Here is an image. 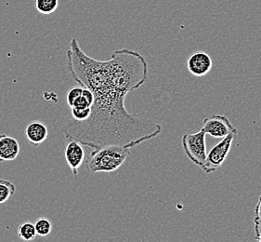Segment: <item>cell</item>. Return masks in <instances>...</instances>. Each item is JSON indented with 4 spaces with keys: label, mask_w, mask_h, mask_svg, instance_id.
I'll return each instance as SVG.
<instances>
[{
    "label": "cell",
    "mask_w": 261,
    "mask_h": 242,
    "mask_svg": "<svg viewBox=\"0 0 261 242\" xmlns=\"http://www.w3.org/2000/svg\"><path fill=\"white\" fill-rule=\"evenodd\" d=\"M130 155V148L111 144L93 149L88 160L90 174L113 173L120 168Z\"/></svg>",
    "instance_id": "obj_2"
},
{
    "label": "cell",
    "mask_w": 261,
    "mask_h": 242,
    "mask_svg": "<svg viewBox=\"0 0 261 242\" xmlns=\"http://www.w3.org/2000/svg\"><path fill=\"white\" fill-rule=\"evenodd\" d=\"M59 0H36L37 11L44 15L51 14L57 10Z\"/></svg>",
    "instance_id": "obj_12"
},
{
    "label": "cell",
    "mask_w": 261,
    "mask_h": 242,
    "mask_svg": "<svg viewBox=\"0 0 261 242\" xmlns=\"http://www.w3.org/2000/svg\"><path fill=\"white\" fill-rule=\"evenodd\" d=\"M89 103L87 99L84 97L83 95L79 96L76 100L73 102V106L71 108H76V109H85V108H89Z\"/></svg>",
    "instance_id": "obj_16"
},
{
    "label": "cell",
    "mask_w": 261,
    "mask_h": 242,
    "mask_svg": "<svg viewBox=\"0 0 261 242\" xmlns=\"http://www.w3.org/2000/svg\"><path fill=\"white\" fill-rule=\"evenodd\" d=\"M20 154V143L8 134H0V162L12 161Z\"/></svg>",
    "instance_id": "obj_9"
},
{
    "label": "cell",
    "mask_w": 261,
    "mask_h": 242,
    "mask_svg": "<svg viewBox=\"0 0 261 242\" xmlns=\"http://www.w3.org/2000/svg\"><path fill=\"white\" fill-rule=\"evenodd\" d=\"M82 91H83V88L81 86L72 88L71 90H69L68 93H67V104L70 106V108L73 106V102L76 100L79 96L82 95Z\"/></svg>",
    "instance_id": "obj_15"
},
{
    "label": "cell",
    "mask_w": 261,
    "mask_h": 242,
    "mask_svg": "<svg viewBox=\"0 0 261 242\" xmlns=\"http://www.w3.org/2000/svg\"><path fill=\"white\" fill-rule=\"evenodd\" d=\"M205 132L201 130L196 133H186L182 136L181 144L183 150L193 163L202 167L206 158Z\"/></svg>",
    "instance_id": "obj_3"
},
{
    "label": "cell",
    "mask_w": 261,
    "mask_h": 242,
    "mask_svg": "<svg viewBox=\"0 0 261 242\" xmlns=\"http://www.w3.org/2000/svg\"><path fill=\"white\" fill-rule=\"evenodd\" d=\"M237 134L238 132H231L228 134L207 153L204 165L201 167L205 174H213L222 166L229 155L231 144Z\"/></svg>",
    "instance_id": "obj_4"
},
{
    "label": "cell",
    "mask_w": 261,
    "mask_h": 242,
    "mask_svg": "<svg viewBox=\"0 0 261 242\" xmlns=\"http://www.w3.org/2000/svg\"><path fill=\"white\" fill-rule=\"evenodd\" d=\"M35 228L37 231V236L39 237H47L53 230V224L47 218L40 217L35 222Z\"/></svg>",
    "instance_id": "obj_13"
},
{
    "label": "cell",
    "mask_w": 261,
    "mask_h": 242,
    "mask_svg": "<svg viewBox=\"0 0 261 242\" xmlns=\"http://www.w3.org/2000/svg\"><path fill=\"white\" fill-rule=\"evenodd\" d=\"M254 221V230H255V237L259 235L261 233V220H256V219H253Z\"/></svg>",
    "instance_id": "obj_19"
},
{
    "label": "cell",
    "mask_w": 261,
    "mask_h": 242,
    "mask_svg": "<svg viewBox=\"0 0 261 242\" xmlns=\"http://www.w3.org/2000/svg\"><path fill=\"white\" fill-rule=\"evenodd\" d=\"M64 157L69 167L71 168L74 179L77 180L79 168L82 166L86 158L82 144L75 140H72L71 142H69L65 148Z\"/></svg>",
    "instance_id": "obj_6"
},
{
    "label": "cell",
    "mask_w": 261,
    "mask_h": 242,
    "mask_svg": "<svg viewBox=\"0 0 261 242\" xmlns=\"http://www.w3.org/2000/svg\"><path fill=\"white\" fill-rule=\"evenodd\" d=\"M202 130L214 138H224L231 132H238V130L231 125L230 119L222 115H211L204 118Z\"/></svg>",
    "instance_id": "obj_5"
},
{
    "label": "cell",
    "mask_w": 261,
    "mask_h": 242,
    "mask_svg": "<svg viewBox=\"0 0 261 242\" xmlns=\"http://www.w3.org/2000/svg\"><path fill=\"white\" fill-rule=\"evenodd\" d=\"M255 238H256L257 241L261 242V233L260 234H259V235H257V236H256V237H255Z\"/></svg>",
    "instance_id": "obj_20"
},
{
    "label": "cell",
    "mask_w": 261,
    "mask_h": 242,
    "mask_svg": "<svg viewBox=\"0 0 261 242\" xmlns=\"http://www.w3.org/2000/svg\"><path fill=\"white\" fill-rule=\"evenodd\" d=\"M91 113V108H85V109H76V108H71V114L72 118L74 120L84 121L89 118Z\"/></svg>",
    "instance_id": "obj_14"
},
{
    "label": "cell",
    "mask_w": 261,
    "mask_h": 242,
    "mask_svg": "<svg viewBox=\"0 0 261 242\" xmlns=\"http://www.w3.org/2000/svg\"><path fill=\"white\" fill-rule=\"evenodd\" d=\"M82 88H83V87H82ZM82 95H83L84 97L87 99L88 103H89V106L91 107L92 104H93V102H94V96H93V93H92L89 89L83 88Z\"/></svg>",
    "instance_id": "obj_17"
},
{
    "label": "cell",
    "mask_w": 261,
    "mask_h": 242,
    "mask_svg": "<svg viewBox=\"0 0 261 242\" xmlns=\"http://www.w3.org/2000/svg\"><path fill=\"white\" fill-rule=\"evenodd\" d=\"M18 236L24 241H30L37 237L35 225L30 222H25L18 227Z\"/></svg>",
    "instance_id": "obj_11"
},
{
    "label": "cell",
    "mask_w": 261,
    "mask_h": 242,
    "mask_svg": "<svg viewBox=\"0 0 261 242\" xmlns=\"http://www.w3.org/2000/svg\"><path fill=\"white\" fill-rule=\"evenodd\" d=\"M254 217L253 219H256V220H261V195L258 198L257 203H256V207H255V211H254Z\"/></svg>",
    "instance_id": "obj_18"
},
{
    "label": "cell",
    "mask_w": 261,
    "mask_h": 242,
    "mask_svg": "<svg viewBox=\"0 0 261 242\" xmlns=\"http://www.w3.org/2000/svg\"><path fill=\"white\" fill-rule=\"evenodd\" d=\"M213 66L212 59L207 53L198 52L191 55L187 62V68L191 74L201 78L208 74Z\"/></svg>",
    "instance_id": "obj_7"
},
{
    "label": "cell",
    "mask_w": 261,
    "mask_h": 242,
    "mask_svg": "<svg viewBox=\"0 0 261 242\" xmlns=\"http://www.w3.org/2000/svg\"><path fill=\"white\" fill-rule=\"evenodd\" d=\"M67 68L73 80L94 96L88 119L71 118L62 128L65 138L92 149L115 144L132 148L158 136L162 126L131 114L125 97L146 82L148 63L136 51L121 49L111 58L99 61L86 54L73 37L66 53Z\"/></svg>",
    "instance_id": "obj_1"
},
{
    "label": "cell",
    "mask_w": 261,
    "mask_h": 242,
    "mask_svg": "<svg viewBox=\"0 0 261 242\" xmlns=\"http://www.w3.org/2000/svg\"><path fill=\"white\" fill-rule=\"evenodd\" d=\"M15 184L11 183V181L0 179V204H3L10 200L15 194Z\"/></svg>",
    "instance_id": "obj_10"
},
{
    "label": "cell",
    "mask_w": 261,
    "mask_h": 242,
    "mask_svg": "<svg viewBox=\"0 0 261 242\" xmlns=\"http://www.w3.org/2000/svg\"><path fill=\"white\" fill-rule=\"evenodd\" d=\"M27 141L34 148L39 147L48 137V129L41 121L33 120L25 127Z\"/></svg>",
    "instance_id": "obj_8"
}]
</instances>
